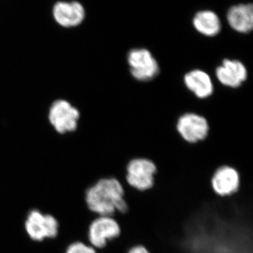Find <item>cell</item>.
Listing matches in <instances>:
<instances>
[{
    "label": "cell",
    "instance_id": "9a60e30c",
    "mask_svg": "<svg viewBox=\"0 0 253 253\" xmlns=\"http://www.w3.org/2000/svg\"><path fill=\"white\" fill-rule=\"evenodd\" d=\"M128 253H150L144 246H136L131 248Z\"/></svg>",
    "mask_w": 253,
    "mask_h": 253
},
{
    "label": "cell",
    "instance_id": "7a4b0ae2",
    "mask_svg": "<svg viewBox=\"0 0 253 253\" xmlns=\"http://www.w3.org/2000/svg\"><path fill=\"white\" fill-rule=\"evenodd\" d=\"M157 172L156 163L147 158L131 159L126 166V181L138 191H147L153 187Z\"/></svg>",
    "mask_w": 253,
    "mask_h": 253
},
{
    "label": "cell",
    "instance_id": "52a82bcc",
    "mask_svg": "<svg viewBox=\"0 0 253 253\" xmlns=\"http://www.w3.org/2000/svg\"><path fill=\"white\" fill-rule=\"evenodd\" d=\"M80 113L68 101L59 100L51 106L49 121L55 129L61 134L73 131L77 128Z\"/></svg>",
    "mask_w": 253,
    "mask_h": 253
},
{
    "label": "cell",
    "instance_id": "4fadbf2b",
    "mask_svg": "<svg viewBox=\"0 0 253 253\" xmlns=\"http://www.w3.org/2000/svg\"><path fill=\"white\" fill-rule=\"evenodd\" d=\"M193 22L195 28L204 36L213 37L220 32V20L212 11H204L198 13Z\"/></svg>",
    "mask_w": 253,
    "mask_h": 253
},
{
    "label": "cell",
    "instance_id": "3957f363",
    "mask_svg": "<svg viewBox=\"0 0 253 253\" xmlns=\"http://www.w3.org/2000/svg\"><path fill=\"white\" fill-rule=\"evenodd\" d=\"M59 222L54 216L44 214L38 210L31 211L25 222V229L28 236L38 242L56 238L59 234Z\"/></svg>",
    "mask_w": 253,
    "mask_h": 253
},
{
    "label": "cell",
    "instance_id": "30bf717a",
    "mask_svg": "<svg viewBox=\"0 0 253 253\" xmlns=\"http://www.w3.org/2000/svg\"><path fill=\"white\" fill-rule=\"evenodd\" d=\"M53 14L56 22L63 27L78 26L84 18V9L79 2L60 1L55 5Z\"/></svg>",
    "mask_w": 253,
    "mask_h": 253
},
{
    "label": "cell",
    "instance_id": "9c48e42d",
    "mask_svg": "<svg viewBox=\"0 0 253 253\" xmlns=\"http://www.w3.org/2000/svg\"><path fill=\"white\" fill-rule=\"evenodd\" d=\"M215 73L221 84L231 88L239 87L248 78L247 68L238 60L224 59Z\"/></svg>",
    "mask_w": 253,
    "mask_h": 253
},
{
    "label": "cell",
    "instance_id": "8992f818",
    "mask_svg": "<svg viewBox=\"0 0 253 253\" xmlns=\"http://www.w3.org/2000/svg\"><path fill=\"white\" fill-rule=\"evenodd\" d=\"M176 129L184 140L194 144L207 137L210 127L207 120L204 116L188 113L178 119Z\"/></svg>",
    "mask_w": 253,
    "mask_h": 253
},
{
    "label": "cell",
    "instance_id": "6da1fadb",
    "mask_svg": "<svg viewBox=\"0 0 253 253\" xmlns=\"http://www.w3.org/2000/svg\"><path fill=\"white\" fill-rule=\"evenodd\" d=\"M84 201L88 211L96 216L113 217L116 212L126 214L128 206L124 189L116 178H101L86 189Z\"/></svg>",
    "mask_w": 253,
    "mask_h": 253
},
{
    "label": "cell",
    "instance_id": "8fae6325",
    "mask_svg": "<svg viewBox=\"0 0 253 253\" xmlns=\"http://www.w3.org/2000/svg\"><path fill=\"white\" fill-rule=\"evenodd\" d=\"M184 82L186 88L199 99L209 97L214 91L212 79L207 73L201 70H193L186 73Z\"/></svg>",
    "mask_w": 253,
    "mask_h": 253
},
{
    "label": "cell",
    "instance_id": "ba28073f",
    "mask_svg": "<svg viewBox=\"0 0 253 253\" xmlns=\"http://www.w3.org/2000/svg\"><path fill=\"white\" fill-rule=\"evenodd\" d=\"M211 186L214 194L227 197L237 192L241 184L239 171L229 166H221L213 173Z\"/></svg>",
    "mask_w": 253,
    "mask_h": 253
},
{
    "label": "cell",
    "instance_id": "7c38bea8",
    "mask_svg": "<svg viewBox=\"0 0 253 253\" xmlns=\"http://www.w3.org/2000/svg\"><path fill=\"white\" fill-rule=\"evenodd\" d=\"M231 27L239 33H247L253 27L252 4H241L233 6L227 15Z\"/></svg>",
    "mask_w": 253,
    "mask_h": 253
},
{
    "label": "cell",
    "instance_id": "277c9868",
    "mask_svg": "<svg viewBox=\"0 0 253 253\" xmlns=\"http://www.w3.org/2000/svg\"><path fill=\"white\" fill-rule=\"evenodd\" d=\"M120 234L121 228L114 218L109 216H97L88 226L87 244L95 249H102L106 247L109 241L116 239Z\"/></svg>",
    "mask_w": 253,
    "mask_h": 253
},
{
    "label": "cell",
    "instance_id": "5b68a950",
    "mask_svg": "<svg viewBox=\"0 0 253 253\" xmlns=\"http://www.w3.org/2000/svg\"><path fill=\"white\" fill-rule=\"evenodd\" d=\"M127 62L131 76L137 81H150L159 73L157 61L148 49L131 50L127 55Z\"/></svg>",
    "mask_w": 253,
    "mask_h": 253
},
{
    "label": "cell",
    "instance_id": "5bb4252c",
    "mask_svg": "<svg viewBox=\"0 0 253 253\" xmlns=\"http://www.w3.org/2000/svg\"><path fill=\"white\" fill-rule=\"evenodd\" d=\"M65 253H97V251L87 243L77 241L68 246Z\"/></svg>",
    "mask_w": 253,
    "mask_h": 253
}]
</instances>
